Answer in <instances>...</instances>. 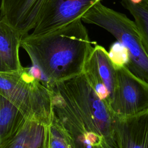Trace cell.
Here are the masks:
<instances>
[{"label": "cell", "mask_w": 148, "mask_h": 148, "mask_svg": "<svg viewBox=\"0 0 148 148\" xmlns=\"http://www.w3.org/2000/svg\"><path fill=\"white\" fill-rule=\"evenodd\" d=\"M53 120L70 148H119L117 116L97 94L85 74L57 82L50 88Z\"/></svg>", "instance_id": "cell-1"}, {"label": "cell", "mask_w": 148, "mask_h": 148, "mask_svg": "<svg viewBox=\"0 0 148 148\" xmlns=\"http://www.w3.org/2000/svg\"><path fill=\"white\" fill-rule=\"evenodd\" d=\"M82 19L52 32L24 35L20 46L28 54L31 72L49 88L55 83L83 72L94 46Z\"/></svg>", "instance_id": "cell-2"}, {"label": "cell", "mask_w": 148, "mask_h": 148, "mask_svg": "<svg viewBox=\"0 0 148 148\" xmlns=\"http://www.w3.org/2000/svg\"><path fill=\"white\" fill-rule=\"evenodd\" d=\"M0 95L17 106L28 119L50 125L53 120L51 90L29 68L0 73Z\"/></svg>", "instance_id": "cell-3"}, {"label": "cell", "mask_w": 148, "mask_h": 148, "mask_svg": "<svg viewBox=\"0 0 148 148\" xmlns=\"http://www.w3.org/2000/svg\"><path fill=\"white\" fill-rule=\"evenodd\" d=\"M82 20L111 34L128 51L129 61L126 67L135 76L148 82V54L134 21L101 2L92 7Z\"/></svg>", "instance_id": "cell-4"}, {"label": "cell", "mask_w": 148, "mask_h": 148, "mask_svg": "<svg viewBox=\"0 0 148 148\" xmlns=\"http://www.w3.org/2000/svg\"><path fill=\"white\" fill-rule=\"evenodd\" d=\"M116 85L110 107L120 117L148 111V82L126 66H116Z\"/></svg>", "instance_id": "cell-5"}, {"label": "cell", "mask_w": 148, "mask_h": 148, "mask_svg": "<svg viewBox=\"0 0 148 148\" xmlns=\"http://www.w3.org/2000/svg\"><path fill=\"white\" fill-rule=\"evenodd\" d=\"M102 0H45L37 22L29 34L39 36L52 32L76 20Z\"/></svg>", "instance_id": "cell-6"}, {"label": "cell", "mask_w": 148, "mask_h": 148, "mask_svg": "<svg viewBox=\"0 0 148 148\" xmlns=\"http://www.w3.org/2000/svg\"><path fill=\"white\" fill-rule=\"evenodd\" d=\"M83 73L98 96L110 106L116 85V68L103 46L94 47Z\"/></svg>", "instance_id": "cell-7"}, {"label": "cell", "mask_w": 148, "mask_h": 148, "mask_svg": "<svg viewBox=\"0 0 148 148\" xmlns=\"http://www.w3.org/2000/svg\"><path fill=\"white\" fill-rule=\"evenodd\" d=\"M45 0H1V18L23 36L34 29Z\"/></svg>", "instance_id": "cell-8"}, {"label": "cell", "mask_w": 148, "mask_h": 148, "mask_svg": "<svg viewBox=\"0 0 148 148\" xmlns=\"http://www.w3.org/2000/svg\"><path fill=\"white\" fill-rule=\"evenodd\" d=\"M115 128L119 148H148V111L129 117L117 116Z\"/></svg>", "instance_id": "cell-9"}, {"label": "cell", "mask_w": 148, "mask_h": 148, "mask_svg": "<svg viewBox=\"0 0 148 148\" xmlns=\"http://www.w3.org/2000/svg\"><path fill=\"white\" fill-rule=\"evenodd\" d=\"M50 125L28 119L15 136L0 143V148H49Z\"/></svg>", "instance_id": "cell-10"}, {"label": "cell", "mask_w": 148, "mask_h": 148, "mask_svg": "<svg viewBox=\"0 0 148 148\" xmlns=\"http://www.w3.org/2000/svg\"><path fill=\"white\" fill-rule=\"evenodd\" d=\"M24 36L0 20V73H10L21 71L24 68L19 58V48Z\"/></svg>", "instance_id": "cell-11"}, {"label": "cell", "mask_w": 148, "mask_h": 148, "mask_svg": "<svg viewBox=\"0 0 148 148\" xmlns=\"http://www.w3.org/2000/svg\"><path fill=\"white\" fill-rule=\"evenodd\" d=\"M0 143L15 136L28 119L13 102L0 95Z\"/></svg>", "instance_id": "cell-12"}, {"label": "cell", "mask_w": 148, "mask_h": 148, "mask_svg": "<svg viewBox=\"0 0 148 148\" xmlns=\"http://www.w3.org/2000/svg\"><path fill=\"white\" fill-rule=\"evenodd\" d=\"M121 3L133 16L142 43L148 54V2L143 1L136 3L131 0H121Z\"/></svg>", "instance_id": "cell-13"}, {"label": "cell", "mask_w": 148, "mask_h": 148, "mask_svg": "<svg viewBox=\"0 0 148 148\" xmlns=\"http://www.w3.org/2000/svg\"><path fill=\"white\" fill-rule=\"evenodd\" d=\"M109 54L115 66H126L128 63V51L120 43H119L118 46L113 47L110 50Z\"/></svg>", "instance_id": "cell-14"}, {"label": "cell", "mask_w": 148, "mask_h": 148, "mask_svg": "<svg viewBox=\"0 0 148 148\" xmlns=\"http://www.w3.org/2000/svg\"><path fill=\"white\" fill-rule=\"evenodd\" d=\"M49 148H70L61 131L53 121L50 125V143Z\"/></svg>", "instance_id": "cell-15"}, {"label": "cell", "mask_w": 148, "mask_h": 148, "mask_svg": "<svg viewBox=\"0 0 148 148\" xmlns=\"http://www.w3.org/2000/svg\"><path fill=\"white\" fill-rule=\"evenodd\" d=\"M143 1H146V2H148V0H143Z\"/></svg>", "instance_id": "cell-16"}]
</instances>
